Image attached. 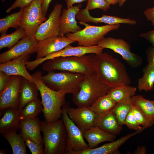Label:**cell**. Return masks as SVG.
I'll return each mask as SVG.
<instances>
[{
	"mask_svg": "<svg viewBox=\"0 0 154 154\" xmlns=\"http://www.w3.org/2000/svg\"><path fill=\"white\" fill-rule=\"evenodd\" d=\"M43 107L41 101L38 98L27 104L19 111L21 120L34 119L42 112Z\"/></svg>",
	"mask_w": 154,
	"mask_h": 154,
	"instance_id": "cell-30",
	"label": "cell"
},
{
	"mask_svg": "<svg viewBox=\"0 0 154 154\" xmlns=\"http://www.w3.org/2000/svg\"><path fill=\"white\" fill-rule=\"evenodd\" d=\"M22 77L11 75L7 86L0 92V110L8 108L18 110L20 88Z\"/></svg>",
	"mask_w": 154,
	"mask_h": 154,
	"instance_id": "cell-13",
	"label": "cell"
},
{
	"mask_svg": "<svg viewBox=\"0 0 154 154\" xmlns=\"http://www.w3.org/2000/svg\"><path fill=\"white\" fill-rule=\"evenodd\" d=\"M137 88L129 85H120L111 88L108 93L116 103L130 98L136 94Z\"/></svg>",
	"mask_w": 154,
	"mask_h": 154,
	"instance_id": "cell-27",
	"label": "cell"
},
{
	"mask_svg": "<svg viewBox=\"0 0 154 154\" xmlns=\"http://www.w3.org/2000/svg\"><path fill=\"white\" fill-rule=\"evenodd\" d=\"M95 54L80 56L58 57L47 60L42 69L48 72L55 70L79 73L86 76L96 74L93 62Z\"/></svg>",
	"mask_w": 154,
	"mask_h": 154,
	"instance_id": "cell-3",
	"label": "cell"
},
{
	"mask_svg": "<svg viewBox=\"0 0 154 154\" xmlns=\"http://www.w3.org/2000/svg\"><path fill=\"white\" fill-rule=\"evenodd\" d=\"M82 5L78 3L62 10L60 18L59 36H64L70 33H74L82 30L76 20V16L80 10Z\"/></svg>",
	"mask_w": 154,
	"mask_h": 154,
	"instance_id": "cell-18",
	"label": "cell"
},
{
	"mask_svg": "<svg viewBox=\"0 0 154 154\" xmlns=\"http://www.w3.org/2000/svg\"><path fill=\"white\" fill-rule=\"evenodd\" d=\"M103 49L98 45L90 46H73L69 44L62 49L50 54L43 58L29 61L26 63V66L29 70L31 71L45 61L55 58L80 56L90 54H99L103 52Z\"/></svg>",
	"mask_w": 154,
	"mask_h": 154,
	"instance_id": "cell-9",
	"label": "cell"
},
{
	"mask_svg": "<svg viewBox=\"0 0 154 154\" xmlns=\"http://www.w3.org/2000/svg\"><path fill=\"white\" fill-rule=\"evenodd\" d=\"M62 7V5L61 4H55L48 15L47 19L39 26L34 35L38 41L59 36Z\"/></svg>",
	"mask_w": 154,
	"mask_h": 154,
	"instance_id": "cell-12",
	"label": "cell"
},
{
	"mask_svg": "<svg viewBox=\"0 0 154 154\" xmlns=\"http://www.w3.org/2000/svg\"><path fill=\"white\" fill-rule=\"evenodd\" d=\"M39 92L34 83L23 77L19 92L18 110L20 111L29 102L38 98Z\"/></svg>",
	"mask_w": 154,
	"mask_h": 154,
	"instance_id": "cell-23",
	"label": "cell"
},
{
	"mask_svg": "<svg viewBox=\"0 0 154 154\" xmlns=\"http://www.w3.org/2000/svg\"><path fill=\"white\" fill-rule=\"evenodd\" d=\"M89 11L86 7L80 10L76 16V19L80 22L95 24L104 23L109 25L121 24L134 25L137 23L136 21L129 18H123L105 14L101 17H95L90 15Z\"/></svg>",
	"mask_w": 154,
	"mask_h": 154,
	"instance_id": "cell-19",
	"label": "cell"
},
{
	"mask_svg": "<svg viewBox=\"0 0 154 154\" xmlns=\"http://www.w3.org/2000/svg\"><path fill=\"white\" fill-rule=\"evenodd\" d=\"M11 75L0 70V92L5 88L7 84Z\"/></svg>",
	"mask_w": 154,
	"mask_h": 154,
	"instance_id": "cell-40",
	"label": "cell"
},
{
	"mask_svg": "<svg viewBox=\"0 0 154 154\" xmlns=\"http://www.w3.org/2000/svg\"><path fill=\"white\" fill-rule=\"evenodd\" d=\"M45 154H66L67 134L62 120L49 123L40 121Z\"/></svg>",
	"mask_w": 154,
	"mask_h": 154,
	"instance_id": "cell-4",
	"label": "cell"
},
{
	"mask_svg": "<svg viewBox=\"0 0 154 154\" xmlns=\"http://www.w3.org/2000/svg\"><path fill=\"white\" fill-rule=\"evenodd\" d=\"M42 0H34L24 8L20 27L25 30L27 36H34L40 25L48 19L42 14Z\"/></svg>",
	"mask_w": 154,
	"mask_h": 154,
	"instance_id": "cell-8",
	"label": "cell"
},
{
	"mask_svg": "<svg viewBox=\"0 0 154 154\" xmlns=\"http://www.w3.org/2000/svg\"><path fill=\"white\" fill-rule=\"evenodd\" d=\"M67 111L70 118L83 132L96 126L100 115L92 111L89 107L70 108L68 104Z\"/></svg>",
	"mask_w": 154,
	"mask_h": 154,
	"instance_id": "cell-14",
	"label": "cell"
},
{
	"mask_svg": "<svg viewBox=\"0 0 154 154\" xmlns=\"http://www.w3.org/2000/svg\"><path fill=\"white\" fill-rule=\"evenodd\" d=\"M24 139L26 145L29 148L32 154H44L43 149V144H39L29 138Z\"/></svg>",
	"mask_w": 154,
	"mask_h": 154,
	"instance_id": "cell-38",
	"label": "cell"
},
{
	"mask_svg": "<svg viewBox=\"0 0 154 154\" xmlns=\"http://www.w3.org/2000/svg\"><path fill=\"white\" fill-rule=\"evenodd\" d=\"M111 88L101 82L96 74L86 76L79 91L72 94V100L78 107H89L99 97L108 94Z\"/></svg>",
	"mask_w": 154,
	"mask_h": 154,
	"instance_id": "cell-5",
	"label": "cell"
},
{
	"mask_svg": "<svg viewBox=\"0 0 154 154\" xmlns=\"http://www.w3.org/2000/svg\"><path fill=\"white\" fill-rule=\"evenodd\" d=\"M134 154H145L147 153L146 148L145 146H139L133 152Z\"/></svg>",
	"mask_w": 154,
	"mask_h": 154,
	"instance_id": "cell-46",
	"label": "cell"
},
{
	"mask_svg": "<svg viewBox=\"0 0 154 154\" xmlns=\"http://www.w3.org/2000/svg\"><path fill=\"white\" fill-rule=\"evenodd\" d=\"M93 67L97 77L111 88L131 82L125 66L118 59L107 52L95 54Z\"/></svg>",
	"mask_w": 154,
	"mask_h": 154,
	"instance_id": "cell-1",
	"label": "cell"
},
{
	"mask_svg": "<svg viewBox=\"0 0 154 154\" xmlns=\"http://www.w3.org/2000/svg\"><path fill=\"white\" fill-rule=\"evenodd\" d=\"M24 8L20 9V11L14 12L0 20V33H6L10 28L14 29L20 27V23Z\"/></svg>",
	"mask_w": 154,
	"mask_h": 154,
	"instance_id": "cell-32",
	"label": "cell"
},
{
	"mask_svg": "<svg viewBox=\"0 0 154 154\" xmlns=\"http://www.w3.org/2000/svg\"><path fill=\"white\" fill-rule=\"evenodd\" d=\"M76 42L66 36L53 37L39 41L36 52V59L43 58L62 49L68 44Z\"/></svg>",
	"mask_w": 154,
	"mask_h": 154,
	"instance_id": "cell-16",
	"label": "cell"
},
{
	"mask_svg": "<svg viewBox=\"0 0 154 154\" xmlns=\"http://www.w3.org/2000/svg\"><path fill=\"white\" fill-rule=\"evenodd\" d=\"M125 125L129 129L138 131L144 129L142 126L139 125L136 119L132 109H131L127 115L124 122Z\"/></svg>",
	"mask_w": 154,
	"mask_h": 154,
	"instance_id": "cell-37",
	"label": "cell"
},
{
	"mask_svg": "<svg viewBox=\"0 0 154 154\" xmlns=\"http://www.w3.org/2000/svg\"><path fill=\"white\" fill-rule=\"evenodd\" d=\"M84 138L87 141L90 148H95L99 144L107 141H114L116 135L108 132L98 126L90 128L83 132Z\"/></svg>",
	"mask_w": 154,
	"mask_h": 154,
	"instance_id": "cell-22",
	"label": "cell"
},
{
	"mask_svg": "<svg viewBox=\"0 0 154 154\" xmlns=\"http://www.w3.org/2000/svg\"><path fill=\"white\" fill-rule=\"evenodd\" d=\"M26 36L25 30L21 27L10 34H6V33L1 34L0 37V49L5 48L10 49Z\"/></svg>",
	"mask_w": 154,
	"mask_h": 154,
	"instance_id": "cell-29",
	"label": "cell"
},
{
	"mask_svg": "<svg viewBox=\"0 0 154 154\" xmlns=\"http://www.w3.org/2000/svg\"><path fill=\"white\" fill-rule=\"evenodd\" d=\"M0 119V133L19 129L21 120L19 111L18 110L8 108L4 110Z\"/></svg>",
	"mask_w": 154,
	"mask_h": 154,
	"instance_id": "cell-24",
	"label": "cell"
},
{
	"mask_svg": "<svg viewBox=\"0 0 154 154\" xmlns=\"http://www.w3.org/2000/svg\"><path fill=\"white\" fill-rule=\"evenodd\" d=\"M147 53L148 64L154 65V47L149 48Z\"/></svg>",
	"mask_w": 154,
	"mask_h": 154,
	"instance_id": "cell-43",
	"label": "cell"
},
{
	"mask_svg": "<svg viewBox=\"0 0 154 154\" xmlns=\"http://www.w3.org/2000/svg\"><path fill=\"white\" fill-rule=\"evenodd\" d=\"M122 126L112 110L100 115L96 123V126L116 135L122 130Z\"/></svg>",
	"mask_w": 154,
	"mask_h": 154,
	"instance_id": "cell-25",
	"label": "cell"
},
{
	"mask_svg": "<svg viewBox=\"0 0 154 154\" xmlns=\"http://www.w3.org/2000/svg\"><path fill=\"white\" fill-rule=\"evenodd\" d=\"M131 109L137 122L144 129L151 127L154 123L150 121L140 110L133 105Z\"/></svg>",
	"mask_w": 154,
	"mask_h": 154,
	"instance_id": "cell-35",
	"label": "cell"
},
{
	"mask_svg": "<svg viewBox=\"0 0 154 154\" xmlns=\"http://www.w3.org/2000/svg\"><path fill=\"white\" fill-rule=\"evenodd\" d=\"M143 72V76L138 80L137 88L140 91L151 90L154 85V65L148 64Z\"/></svg>",
	"mask_w": 154,
	"mask_h": 154,
	"instance_id": "cell-31",
	"label": "cell"
},
{
	"mask_svg": "<svg viewBox=\"0 0 154 154\" xmlns=\"http://www.w3.org/2000/svg\"><path fill=\"white\" fill-rule=\"evenodd\" d=\"M108 3L111 5H115L118 3L119 0H105Z\"/></svg>",
	"mask_w": 154,
	"mask_h": 154,
	"instance_id": "cell-47",
	"label": "cell"
},
{
	"mask_svg": "<svg viewBox=\"0 0 154 154\" xmlns=\"http://www.w3.org/2000/svg\"><path fill=\"white\" fill-rule=\"evenodd\" d=\"M32 75L41 96L44 121L49 123L57 121L62 117V108L65 104L66 94L48 87L42 80L41 71H37Z\"/></svg>",
	"mask_w": 154,
	"mask_h": 154,
	"instance_id": "cell-2",
	"label": "cell"
},
{
	"mask_svg": "<svg viewBox=\"0 0 154 154\" xmlns=\"http://www.w3.org/2000/svg\"><path fill=\"white\" fill-rule=\"evenodd\" d=\"M38 41L35 36H26L11 48L0 54V64L25 54L30 55L35 53Z\"/></svg>",
	"mask_w": 154,
	"mask_h": 154,
	"instance_id": "cell-15",
	"label": "cell"
},
{
	"mask_svg": "<svg viewBox=\"0 0 154 154\" xmlns=\"http://www.w3.org/2000/svg\"><path fill=\"white\" fill-rule=\"evenodd\" d=\"M52 0H42V9L43 16L46 17L50 4Z\"/></svg>",
	"mask_w": 154,
	"mask_h": 154,
	"instance_id": "cell-44",
	"label": "cell"
},
{
	"mask_svg": "<svg viewBox=\"0 0 154 154\" xmlns=\"http://www.w3.org/2000/svg\"><path fill=\"white\" fill-rule=\"evenodd\" d=\"M30 57V55L26 54L11 60L0 64V70L9 75H17L25 78L34 83V80L28 72L26 64Z\"/></svg>",
	"mask_w": 154,
	"mask_h": 154,
	"instance_id": "cell-17",
	"label": "cell"
},
{
	"mask_svg": "<svg viewBox=\"0 0 154 154\" xmlns=\"http://www.w3.org/2000/svg\"><path fill=\"white\" fill-rule=\"evenodd\" d=\"M1 0L3 2H4L5 1V0Z\"/></svg>",
	"mask_w": 154,
	"mask_h": 154,
	"instance_id": "cell-50",
	"label": "cell"
},
{
	"mask_svg": "<svg viewBox=\"0 0 154 154\" xmlns=\"http://www.w3.org/2000/svg\"><path fill=\"white\" fill-rule=\"evenodd\" d=\"M98 45L103 49L108 48L119 54L128 64L133 68L139 67L142 63L141 57L132 52L130 45L122 39L111 37H104Z\"/></svg>",
	"mask_w": 154,
	"mask_h": 154,
	"instance_id": "cell-11",
	"label": "cell"
},
{
	"mask_svg": "<svg viewBox=\"0 0 154 154\" xmlns=\"http://www.w3.org/2000/svg\"><path fill=\"white\" fill-rule=\"evenodd\" d=\"M131 98L116 103L112 110L119 123L122 125H124L125 118L131 109L133 104Z\"/></svg>",
	"mask_w": 154,
	"mask_h": 154,
	"instance_id": "cell-34",
	"label": "cell"
},
{
	"mask_svg": "<svg viewBox=\"0 0 154 154\" xmlns=\"http://www.w3.org/2000/svg\"><path fill=\"white\" fill-rule=\"evenodd\" d=\"M86 76L82 74L67 71H52L42 75V79L50 89L72 95L78 92L80 84Z\"/></svg>",
	"mask_w": 154,
	"mask_h": 154,
	"instance_id": "cell-6",
	"label": "cell"
},
{
	"mask_svg": "<svg viewBox=\"0 0 154 154\" xmlns=\"http://www.w3.org/2000/svg\"><path fill=\"white\" fill-rule=\"evenodd\" d=\"M126 0H119L118 3L119 6H122L124 4Z\"/></svg>",
	"mask_w": 154,
	"mask_h": 154,
	"instance_id": "cell-48",
	"label": "cell"
},
{
	"mask_svg": "<svg viewBox=\"0 0 154 154\" xmlns=\"http://www.w3.org/2000/svg\"><path fill=\"white\" fill-rule=\"evenodd\" d=\"M84 25L83 29L74 33H70L66 36L70 39L78 42V46H90L98 45L99 42L109 32L118 29L120 24L107 25L102 26H94L86 23L79 22Z\"/></svg>",
	"mask_w": 154,
	"mask_h": 154,
	"instance_id": "cell-7",
	"label": "cell"
},
{
	"mask_svg": "<svg viewBox=\"0 0 154 154\" xmlns=\"http://www.w3.org/2000/svg\"><path fill=\"white\" fill-rule=\"evenodd\" d=\"M34 0H16L6 10L9 13L12 10L17 8H25L29 6Z\"/></svg>",
	"mask_w": 154,
	"mask_h": 154,
	"instance_id": "cell-39",
	"label": "cell"
},
{
	"mask_svg": "<svg viewBox=\"0 0 154 154\" xmlns=\"http://www.w3.org/2000/svg\"><path fill=\"white\" fill-rule=\"evenodd\" d=\"M67 8L71 7L76 3H80L88 0H65Z\"/></svg>",
	"mask_w": 154,
	"mask_h": 154,
	"instance_id": "cell-45",
	"label": "cell"
},
{
	"mask_svg": "<svg viewBox=\"0 0 154 154\" xmlns=\"http://www.w3.org/2000/svg\"><path fill=\"white\" fill-rule=\"evenodd\" d=\"M133 105L140 110L151 121L154 123V100L146 99L139 95L131 98Z\"/></svg>",
	"mask_w": 154,
	"mask_h": 154,
	"instance_id": "cell-28",
	"label": "cell"
},
{
	"mask_svg": "<svg viewBox=\"0 0 154 154\" xmlns=\"http://www.w3.org/2000/svg\"><path fill=\"white\" fill-rule=\"evenodd\" d=\"M144 14L147 20L150 21L154 26V6L151 8H148L144 12Z\"/></svg>",
	"mask_w": 154,
	"mask_h": 154,
	"instance_id": "cell-42",
	"label": "cell"
},
{
	"mask_svg": "<svg viewBox=\"0 0 154 154\" xmlns=\"http://www.w3.org/2000/svg\"><path fill=\"white\" fill-rule=\"evenodd\" d=\"M139 36L147 39L154 47V29L147 32L141 33Z\"/></svg>",
	"mask_w": 154,
	"mask_h": 154,
	"instance_id": "cell-41",
	"label": "cell"
},
{
	"mask_svg": "<svg viewBox=\"0 0 154 154\" xmlns=\"http://www.w3.org/2000/svg\"><path fill=\"white\" fill-rule=\"evenodd\" d=\"M116 104L107 94L99 97L89 107L96 113L102 115L112 110Z\"/></svg>",
	"mask_w": 154,
	"mask_h": 154,
	"instance_id": "cell-33",
	"label": "cell"
},
{
	"mask_svg": "<svg viewBox=\"0 0 154 154\" xmlns=\"http://www.w3.org/2000/svg\"><path fill=\"white\" fill-rule=\"evenodd\" d=\"M7 152L6 151L4 150L1 149H0V154H6Z\"/></svg>",
	"mask_w": 154,
	"mask_h": 154,
	"instance_id": "cell-49",
	"label": "cell"
},
{
	"mask_svg": "<svg viewBox=\"0 0 154 154\" xmlns=\"http://www.w3.org/2000/svg\"><path fill=\"white\" fill-rule=\"evenodd\" d=\"M89 11L98 9L106 11L110 7V5L105 0H88L86 7Z\"/></svg>",
	"mask_w": 154,
	"mask_h": 154,
	"instance_id": "cell-36",
	"label": "cell"
},
{
	"mask_svg": "<svg viewBox=\"0 0 154 154\" xmlns=\"http://www.w3.org/2000/svg\"><path fill=\"white\" fill-rule=\"evenodd\" d=\"M17 130L14 129L7 131L2 135L7 140L13 154H27L25 139L20 133L17 132Z\"/></svg>",
	"mask_w": 154,
	"mask_h": 154,
	"instance_id": "cell-26",
	"label": "cell"
},
{
	"mask_svg": "<svg viewBox=\"0 0 154 154\" xmlns=\"http://www.w3.org/2000/svg\"><path fill=\"white\" fill-rule=\"evenodd\" d=\"M143 130L136 131L123 136L119 139L106 143L98 147L89 148L79 151H71L67 154H119L118 148L129 139L141 132Z\"/></svg>",
	"mask_w": 154,
	"mask_h": 154,
	"instance_id": "cell-20",
	"label": "cell"
},
{
	"mask_svg": "<svg viewBox=\"0 0 154 154\" xmlns=\"http://www.w3.org/2000/svg\"><path fill=\"white\" fill-rule=\"evenodd\" d=\"M40 121L38 117L34 119L21 120L19 129L20 133L24 139L29 138L37 143L44 144Z\"/></svg>",
	"mask_w": 154,
	"mask_h": 154,
	"instance_id": "cell-21",
	"label": "cell"
},
{
	"mask_svg": "<svg viewBox=\"0 0 154 154\" xmlns=\"http://www.w3.org/2000/svg\"><path fill=\"white\" fill-rule=\"evenodd\" d=\"M67 104L62 108V119L65 126L67 134L66 154L71 151H79L89 147L84 139L83 132L71 119L67 111Z\"/></svg>",
	"mask_w": 154,
	"mask_h": 154,
	"instance_id": "cell-10",
	"label": "cell"
}]
</instances>
